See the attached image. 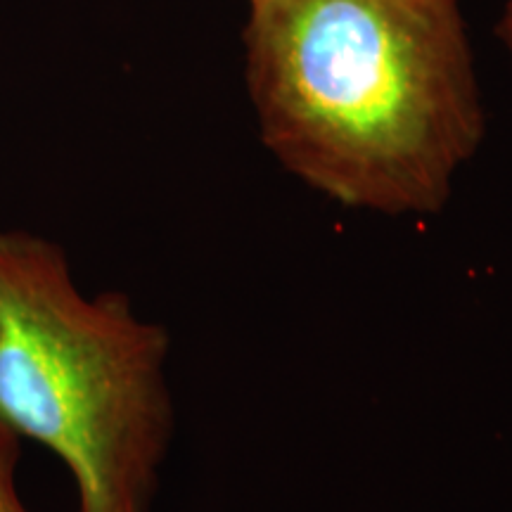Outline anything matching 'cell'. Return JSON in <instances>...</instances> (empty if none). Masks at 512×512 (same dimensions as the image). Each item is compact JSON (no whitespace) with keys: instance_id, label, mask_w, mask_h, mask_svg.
Here are the masks:
<instances>
[{"instance_id":"obj_1","label":"cell","mask_w":512,"mask_h":512,"mask_svg":"<svg viewBox=\"0 0 512 512\" xmlns=\"http://www.w3.org/2000/svg\"><path fill=\"white\" fill-rule=\"evenodd\" d=\"M245 79L266 150L349 209L439 214L486 133L458 0H249Z\"/></svg>"},{"instance_id":"obj_2","label":"cell","mask_w":512,"mask_h":512,"mask_svg":"<svg viewBox=\"0 0 512 512\" xmlns=\"http://www.w3.org/2000/svg\"><path fill=\"white\" fill-rule=\"evenodd\" d=\"M169 354L126 292H81L60 242L0 228V418L67 465L76 512L155 510L176 430Z\"/></svg>"},{"instance_id":"obj_3","label":"cell","mask_w":512,"mask_h":512,"mask_svg":"<svg viewBox=\"0 0 512 512\" xmlns=\"http://www.w3.org/2000/svg\"><path fill=\"white\" fill-rule=\"evenodd\" d=\"M22 437L0 418V512H29L17 489V465Z\"/></svg>"},{"instance_id":"obj_4","label":"cell","mask_w":512,"mask_h":512,"mask_svg":"<svg viewBox=\"0 0 512 512\" xmlns=\"http://www.w3.org/2000/svg\"><path fill=\"white\" fill-rule=\"evenodd\" d=\"M498 38H501V43L508 50L510 55V62H512V0H508L503 8V15L498 19Z\"/></svg>"},{"instance_id":"obj_5","label":"cell","mask_w":512,"mask_h":512,"mask_svg":"<svg viewBox=\"0 0 512 512\" xmlns=\"http://www.w3.org/2000/svg\"><path fill=\"white\" fill-rule=\"evenodd\" d=\"M247 3H249V0H247Z\"/></svg>"}]
</instances>
